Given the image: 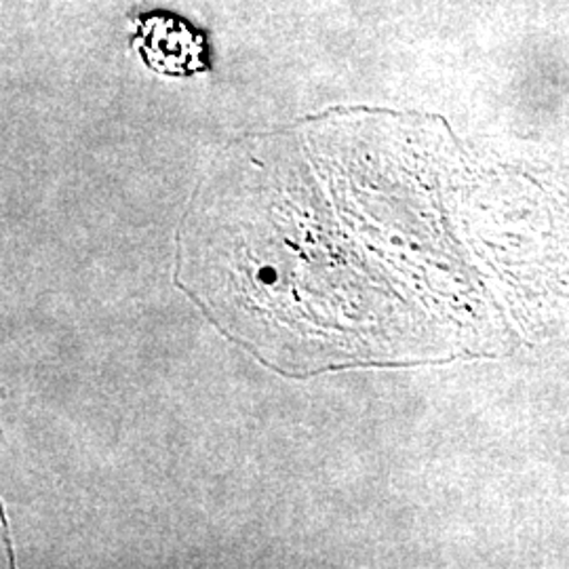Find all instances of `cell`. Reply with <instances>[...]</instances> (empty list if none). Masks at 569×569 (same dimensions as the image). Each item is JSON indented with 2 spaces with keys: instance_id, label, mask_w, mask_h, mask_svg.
I'll list each match as a JSON object with an SVG mask.
<instances>
[{
  "instance_id": "cell-1",
  "label": "cell",
  "mask_w": 569,
  "mask_h": 569,
  "mask_svg": "<svg viewBox=\"0 0 569 569\" xmlns=\"http://www.w3.org/2000/svg\"><path fill=\"white\" fill-rule=\"evenodd\" d=\"M131 49L142 58L148 70L186 79L209 70V49L203 32L180 16L152 11L136 18Z\"/></svg>"
}]
</instances>
